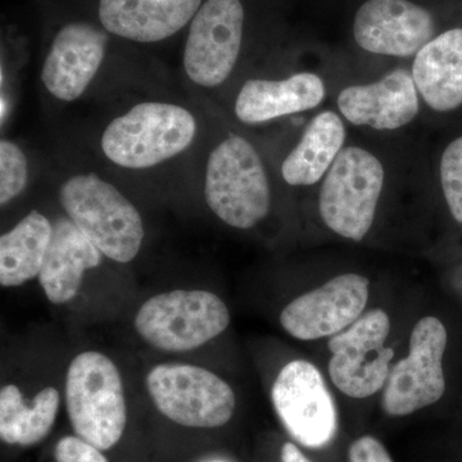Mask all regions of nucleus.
<instances>
[{"mask_svg": "<svg viewBox=\"0 0 462 462\" xmlns=\"http://www.w3.org/2000/svg\"><path fill=\"white\" fill-rule=\"evenodd\" d=\"M431 175L430 160L418 133L379 136L354 132L315 190L325 229L352 243L372 236L393 191L419 187Z\"/></svg>", "mask_w": 462, "mask_h": 462, "instance_id": "obj_1", "label": "nucleus"}, {"mask_svg": "<svg viewBox=\"0 0 462 462\" xmlns=\"http://www.w3.org/2000/svg\"><path fill=\"white\" fill-rule=\"evenodd\" d=\"M202 175L212 214L240 231L254 229L269 217L276 187L282 185L269 145L227 117L209 142Z\"/></svg>", "mask_w": 462, "mask_h": 462, "instance_id": "obj_2", "label": "nucleus"}, {"mask_svg": "<svg viewBox=\"0 0 462 462\" xmlns=\"http://www.w3.org/2000/svg\"><path fill=\"white\" fill-rule=\"evenodd\" d=\"M329 105L351 130L370 135H411L422 121L409 62H363L334 53Z\"/></svg>", "mask_w": 462, "mask_h": 462, "instance_id": "obj_3", "label": "nucleus"}, {"mask_svg": "<svg viewBox=\"0 0 462 462\" xmlns=\"http://www.w3.org/2000/svg\"><path fill=\"white\" fill-rule=\"evenodd\" d=\"M333 58L314 45L287 65L248 69L226 91V117L245 130L309 117L329 105Z\"/></svg>", "mask_w": 462, "mask_h": 462, "instance_id": "obj_4", "label": "nucleus"}, {"mask_svg": "<svg viewBox=\"0 0 462 462\" xmlns=\"http://www.w3.org/2000/svg\"><path fill=\"white\" fill-rule=\"evenodd\" d=\"M200 130L199 115L188 106L165 99L142 100L105 125L99 134V153L123 171H152L188 153Z\"/></svg>", "mask_w": 462, "mask_h": 462, "instance_id": "obj_5", "label": "nucleus"}, {"mask_svg": "<svg viewBox=\"0 0 462 462\" xmlns=\"http://www.w3.org/2000/svg\"><path fill=\"white\" fill-rule=\"evenodd\" d=\"M58 199L67 217L105 254L132 263L141 252L145 230L135 205L114 182L93 171L69 173Z\"/></svg>", "mask_w": 462, "mask_h": 462, "instance_id": "obj_6", "label": "nucleus"}, {"mask_svg": "<svg viewBox=\"0 0 462 462\" xmlns=\"http://www.w3.org/2000/svg\"><path fill=\"white\" fill-rule=\"evenodd\" d=\"M446 29L431 0H357L346 54L363 62H409Z\"/></svg>", "mask_w": 462, "mask_h": 462, "instance_id": "obj_7", "label": "nucleus"}, {"mask_svg": "<svg viewBox=\"0 0 462 462\" xmlns=\"http://www.w3.org/2000/svg\"><path fill=\"white\" fill-rule=\"evenodd\" d=\"M247 7L243 0H205L191 20L182 71L202 93L227 91L245 69Z\"/></svg>", "mask_w": 462, "mask_h": 462, "instance_id": "obj_8", "label": "nucleus"}, {"mask_svg": "<svg viewBox=\"0 0 462 462\" xmlns=\"http://www.w3.org/2000/svg\"><path fill=\"white\" fill-rule=\"evenodd\" d=\"M66 406L78 437L100 451L120 442L127 421L123 379L107 356H76L66 376Z\"/></svg>", "mask_w": 462, "mask_h": 462, "instance_id": "obj_9", "label": "nucleus"}, {"mask_svg": "<svg viewBox=\"0 0 462 462\" xmlns=\"http://www.w3.org/2000/svg\"><path fill=\"white\" fill-rule=\"evenodd\" d=\"M229 324V310L220 297L182 289L149 298L135 318L142 338L169 352L199 348L224 333Z\"/></svg>", "mask_w": 462, "mask_h": 462, "instance_id": "obj_10", "label": "nucleus"}, {"mask_svg": "<svg viewBox=\"0 0 462 462\" xmlns=\"http://www.w3.org/2000/svg\"><path fill=\"white\" fill-rule=\"evenodd\" d=\"M147 387L160 412L182 427L220 428L236 410L230 385L193 365H158L148 374Z\"/></svg>", "mask_w": 462, "mask_h": 462, "instance_id": "obj_11", "label": "nucleus"}, {"mask_svg": "<svg viewBox=\"0 0 462 462\" xmlns=\"http://www.w3.org/2000/svg\"><path fill=\"white\" fill-rule=\"evenodd\" d=\"M389 333L391 319L384 310L375 309L330 337L328 372L343 394L364 400L384 389L394 357V349L385 346Z\"/></svg>", "mask_w": 462, "mask_h": 462, "instance_id": "obj_12", "label": "nucleus"}, {"mask_svg": "<svg viewBox=\"0 0 462 462\" xmlns=\"http://www.w3.org/2000/svg\"><path fill=\"white\" fill-rule=\"evenodd\" d=\"M447 330L434 316L416 322L410 336L409 355L392 365L383 389L382 407L392 418H403L440 401L446 392L443 356Z\"/></svg>", "mask_w": 462, "mask_h": 462, "instance_id": "obj_13", "label": "nucleus"}, {"mask_svg": "<svg viewBox=\"0 0 462 462\" xmlns=\"http://www.w3.org/2000/svg\"><path fill=\"white\" fill-rule=\"evenodd\" d=\"M273 409L282 427L300 446L324 448L338 431V411L322 374L314 364L285 365L272 389Z\"/></svg>", "mask_w": 462, "mask_h": 462, "instance_id": "obj_14", "label": "nucleus"}, {"mask_svg": "<svg viewBox=\"0 0 462 462\" xmlns=\"http://www.w3.org/2000/svg\"><path fill=\"white\" fill-rule=\"evenodd\" d=\"M109 33L88 21L58 30L42 60L41 83L48 98L71 105L84 98L107 62Z\"/></svg>", "mask_w": 462, "mask_h": 462, "instance_id": "obj_15", "label": "nucleus"}, {"mask_svg": "<svg viewBox=\"0 0 462 462\" xmlns=\"http://www.w3.org/2000/svg\"><path fill=\"white\" fill-rule=\"evenodd\" d=\"M370 282L357 273L334 276L282 309L281 325L298 340L330 338L365 314Z\"/></svg>", "mask_w": 462, "mask_h": 462, "instance_id": "obj_16", "label": "nucleus"}, {"mask_svg": "<svg viewBox=\"0 0 462 462\" xmlns=\"http://www.w3.org/2000/svg\"><path fill=\"white\" fill-rule=\"evenodd\" d=\"M351 136V127L330 105L314 112L285 147L273 153L279 178L291 189L316 190Z\"/></svg>", "mask_w": 462, "mask_h": 462, "instance_id": "obj_17", "label": "nucleus"}, {"mask_svg": "<svg viewBox=\"0 0 462 462\" xmlns=\"http://www.w3.org/2000/svg\"><path fill=\"white\" fill-rule=\"evenodd\" d=\"M422 120L462 108V26L447 27L409 60Z\"/></svg>", "mask_w": 462, "mask_h": 462, "instance_id": "obj_18", "label": "nucleus"}, {"mask_svg": "<svg viewBox=\"0 0 462 462\" xmlns=\"http://www.w3.org/2000/svg\"><path fill=\"white\" fill-rule=\"evenodd\" d=\"M205 0H99V25L116 38L156 44L189 26Z\"/></svg>", "mask_w": 462, "mask_h": 462, "instance_id": "obj_19", "label": "nucleus"}, {"mask_svg": "<svg viewBox=\"0 0 462 462\" xmlns=\"http://www.w3.org/2000/svg\"><path fill=\"white\" fill-rule=\"evenodd\" d=\"M99 251L69 217L53 221V234L39 273L45 296L54 305H63L78 294L84 273L102 263Z\"/></svg>", "mask_w": 462, "mask_h": 462, "instance_id": "obj_20", "label": "nucleus"}, {"mask_svg": "<svg viewBox=\"0 0 462 462\" xmlns=\"http://www.w3.org/2000/svg\"><path fill=\"white\" fill-rule=\"evenodd\" d=\"M53 221L32 209L0 236V284L20 287L39 278L50 248Z\"/></svg>", "mask_w": 462, "mask_h": 462, "instance_id": "obj_21", "label": "nucleus"}, {"mask_svg": "<svg viewBox=\"0 0 462 462\" xmlns=\"http://www.w3.org/2000/svg\"><path fill=\"white\" fill-rule=\"evenodd\" d=\"M56 388L42 389L32 403L23 402V393L14 384L0 391V437L8 445L30 447L48 437L60 410Z\"/></svg>", "mask_w": 462, "mask_h": 462, "instance_id": "obj_22", "label": "nucleus"}, {"mask_svg": "<svg viewBox=\"0 0 462 462\" xmlns=\"http://www.w3.org/2000/svg\"><path fill=\"white\" fill-rule=\"evenodd\" d=\"M430 169L449 214L462 225V134L443 145Z\"/></svg>", "mask_w": 462, "mask_h": 462, "instance_id": "obj_23", "label": "nucleus"}, {"mask_svg": "<svg viewBox=\"0 0 462 462\" xmlns=\"http://www.w3.org/2000/svg\"><path fill=\"white\" fill-rule=\"evenodd\" d=\"M30 162L26 152L11 139L0 142V205L14 202L26 190Z\"/></svg>", "mask_w": 462, "mask_h": 462, "instance_id": "obj_24", "label": "nucleus"}, {"mask_svg": "<svg viewBox=\"0 0 462 462\" xmlns=\"http://www.w3.org/2000/svg\"><path fill=\"white\" fill-rule=\"evenodd\" d=\"M57 462H108L99 448L80 437H65L54 448Z\"/></svg>", "mask_w": 462, "mask_h": 462, "instance_id": "obj_25", "label": "nucleus"}, {"mask_svg": "<svg viewBox=\"0 0 462 462\" xmlns=\"http://www.w3.org/2000/svg\"><path fill=\"white\" fill-rule=\"evenodd\" d=\"M349 462H394L388 449L373 436H363L352 442L348 449Z\"/></svg>", "mask_w": 462, "mask_h": 462, "instance_id": "obj_26", "label": "nucleus"}, {"mask_svg": "<svg viewBox=\"0 0 462 462\" xmlns=\"http://www.w3.org/2000/svg\"><path fill=\"white\" fill-rule=\"evenodd\" d=\"M282 462H311L294 443L287 442L282 447Z\"/></svg>", "mask_w": 462, "mask_h": 462, "instance_id": "obj_27", "label": "nucleus"}]
</instances>
